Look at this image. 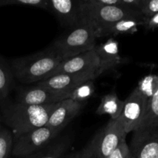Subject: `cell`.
Wrapping results in <instances>:
<instances>
[{
  "mask_svg": "<svg viewBox=\"0 0 158 158\" xmlns=\"http://www.w3.org/2000/svg\"><path fill=\"white\" fill-rule=\"evenodd\" d=\"M52 47L28 56L15 58L11 61L12 75L23 83H39L49 78L64 61Z\"/></svg>",
  "mask_w": 158,
  "mask_h": 158,
  "instance_id": "1",
  "label": "cell"
},
{
  "mask_svg": "<svg viewBox=\"0 0 158 158\" xmlns=\"http://www.w3.org/2000/svg\"><path fill=\"white\" fill-rule=\"evenodd\" d=\"M58 103L49 105H23L17 103L7 105L3 110L4 121L15 137L46 126L49 116Z\"/></svg>",
  "mask_w": 158,
  "mask_h": 158,
  "instance_id": "2",
  "label": "cell"
},
{
  "mask_svg": "<svg viewBox=\"0 0 158 158\" xmlns=\"http://www.w3.org/2000/svg\"><path fill=\"white\" fill-rule=\"evenodd\" d=\"M70 29L51 46L64 60L94 49L96 40L100 37L98 29L86 19L82 18L78 24Z\"/></svg>",
  "mask_w": 158,
  "mask_h": 158,
  "instance_id": "3",
  "label": "cell"
},
{
  "mask_svg": "<svg viewBox=\"0 0 158 158\" xmlns=\"http://www.w3.org/2000/svg\"><path fill=\"white\" fill-rule=\"evenodd\" d=\"M144 15L140 11L126 6L102 5L87 1L82 8L81 19L90 21L99 32L106 26L126 18H137Z\"/></svg>",
  "mask_w": 158,
  "mask_h": 158,
  "instance_id": "4",
  "label": "cell"
},
{
  "mask_svg": "<svg viewBox=\"0 0 158 158\" xmlns=\"http://www.w3.org/2000/svg\"><path fill=\"white\" fill-rule=\"evenodd\" d=\"M60 133L49 127L43 126L16 137L12 146V155L28 157L49 145Z\"/></svg>",
  "mask_w": 158,
  "mask_h": 158,
  "instance_id": "5",
  "label": "cell"
},
{
  "mask_svg": "<svg viewBox=\"0 0 158 158\" xmlns=\"http://www.w3.org/2000/svg\"><path fill=\"white\" fill-rule=\"evenodd\" d=\"M127 135L118 119H110L92 139L89 145L99 157L107 158L121 142L126 140Z\"/></svg>",
  "mask_w": 158,
  "mask_h": 158,
  "instance_id": "6",
  "label": "cell"
},
{
  "mask_svg": "<svg viewBox=\"0 0 158 158\" xmlns=\"http://www.w3.org/2000/svg\"><path fill=\"white\" fill-rule=\"evenodd\" d=\"M148 100L137 87L123 101V107L118 120L128 134L140 127L146 112Z\"/></svg>",
  "mask_w": 158,
  "mask_h": 158,
  "instance_id": "7",
  "label": "cell"
},
{
  "mask_svg": "<svg viewBox=\"0 0 158 158\" xmlns=\"http://www.w3.org/2000/svg\"><path fill=\"white\" fill-rule=\"evenodd\" d=\"M129 148L131 158H158V127L134 131Z\"/></svg>",
  "mask_w": 158,
  "mask_h": 158,
  "instance_id": "8",
  "label": "cell"
},
{
  "mask_svg": "<svg viewBox=\"0 0 158 158\" xmlns=\"http://www.w3.org/2000/svg\"><path fill=\"white\" fill-rule=\"evenodd\" d=\"M102 69L74 73H60L37 83L36 85L52 90L63 93H71L73 89L89 80H94L103 73Z\"/></svg>",
  "mask_w": 158,
  "mask_h": 158,
  "instance_id": "9",
  "label": "cell"
},
{
  "mask_svg": "<svg viewBox=\"0 0 158 158\" xmlns=\"http://www.w3.org/2000/svg\"><path fill=\"white\" fill-rule=\"evenodd\" d=\"M71 93L52 90L43 86H35L22 88L18 91L15 103L23 105H49L56 103L70 97Z\"/></svg>",
  "mask_w": 158,
  "mask_h": 158,
  "instance_id": "10",
  "label": "cell"
},
{
  "mask_svg": "<svg viewBox=\"0 0 158 158\" xmlns=\"http://www.w3.org/2000/svg\"><path fill=\"white\" fill-rule=\"evenodd\" d=\"M99 69H102L100 59L95 49H93L65 60L52 72L49 77L60 73H83Z\"/></svg>",
  "mask_w": 158,
  "mask_h": 158,
  "instance_id": "11",
  "label": "cell"
},
{
  "mask_svg": "<svg viewBox=\"0 0 158 158\" xmlns=\"http://www.w3.org/2000/svg\"><path fill=\"white\" fill-rule=\"evenodd\" d=\"M49 11L63 26L72 28L81 20L82 8L87 0H48Z\"/></svg>",
  "mask_w": 158,
  "mask_h": 158,
  "instance_id": "12",
  "label": "cell"
},
{
  "mask_svg": "<svg viewBox=\"0 0 158 158\" xmlns=\"http://www.w3.org/2000/svg\"><path fill=\"white\" fill-rule=\"evenodd\" d=\"M83 105L84 103L74 101L70 98L59 102L49 116L46 126L60 132L80 114Z\"/></svg>",
  "mask_w": 158,
  "mask_h": 158,
  "instance_id": "13",
  "label": "cell"
},
{
  "mask_svg": "<svg viewBox=\"0 0 158 158\" xmlns=\"http://www.w3.org/2000/svg\"><path fill=\"white\" fill-rule=\"evenodd\" d=\"M95 50L100 59L101 68L103 71L116 68L121 62L119 56L118 43L110 38L100 45H96Z\"/></svg>",
  "mask_w": 158,
  "mask_h": 158,
  "instance_id": "14",
  "label": "cell"
},
{
  "mask_svg": "<svg viewBox=\"0 0 158 158\" xmlns=\"http://www.w3.org/2000/svg\"><path fill=\"white\" fill-rule=\"evenodd\" d=\"M146 19L145 16L123 19L100 29V37L134 33L138 26H144Z\"/></svg>",
  "mask_w": 158,
  "mask_h": 158,
  "instance_id": "15",
  "label": "cell"
},
{
  "mask_svg": "<svg viewBox=\"0 0 158 158\" xmlns=\"http://www.w3.org/2000/svg\"><path fill=\"white\" fill-rule=\"evenodd\" d=\"M123 107V101H122L117 94L114 92L103 96L100 105L97 110V114L104 115L107 114L110 119H117L120 117Z\"/></svg>",
  "mask_w": 158,
  "mask_h": 158,
  "instance_id": "16",
  "label": "cell"
},
{
  "mask_svg": "<svg viewBox=\"0 0 158 158\" xmlns=\"http://www.w3.org/2000/svg\"><path fill=\"white\" fill-rule=\"evenodd\" d=\"M68 139H62L53 143H49L45 148L26 158H62L69 148Z\"/></svg>",
  "mask_w": 158,
  "mask_h": 158,
  "instance_id": "17",
  "label": "cell"
},
{
  "mask_svg": "<svg viewBox=\"0 0 158 158\" xmlns=\"http://www.w3.org/2000/svg\"><path fill=\"white\" fill-rule=\"evenodd\" d=\"M13 86V75L10 66L0 56V101H5Z\"/></svg>",
  "mask_w": 158,
  "mask_h": 158,
  "instance_id": "18",
  "label": "cell"
},
{
  "mask_svg": "<svg viewBox=\"0 0 158 158\" xmlns=\"http://www.w3.org/2000/svg\"><path fill=\"white\" fill-rule=\"evenodd\" d=\"M149 127H158V89L148 101L144 117L139 128Z\"/></svg>",
  "mask_w": 158,
  "mask_h": 158,
  "instance_id": "19",
  "label": "cell"
},
{
  "mask_svg": "<svg viewBox=\"0 0 158 158\" xmlns=\"http://www.w3.org/2000/svg\"><path fill=\"white\" fill-rule=\"evenodd\" d=\"M137 88L148 103L158 89V75L151 74L143 77L140 80Z\"/></svg>",
  "mask_w": 158,
  "mask_h": 158,
  "instance_id": "20",
  "label": "cell"
},
{
  "mask_svg": "<svg viewBox=\"0 0 158 158\" xmlns=\"http://www.w3.org/2000/svg\"><path fill=\"white\" fill-rule=\"evenodd\" d=\"M94 93V80H89L83 83L71 92L69 98L80 103H84L86 100L90 98Z\"/></svg>",
  "mask_w": 158,
  "mask_h": 158,
  "instance_id": "21",
  "label": "cell"
},
{
  "mask_svg": "<svg viewBox=\"0 0 158 158\" xmlns=\"http://www.w3.org/2000/svg\"><path fill=\"white\" fill-rule=\"evenodd\" d=\"M13 141L10 131L0 125V158H9L12 153Z\"/></svg>",
  "mask_w": 158,
  "mask_h": 158,
  "instance_id": "22",
  "label": "cell"
},
{
  "mask_svg": "<svg viewBox=\"0 0 158 158\" xmlns=\"http://www.w3.org/2000/svg\"><path fill=\"white\" fill-rule=\"evenodd\" d=\"M11 5H26L49 11L48 0H0V7Z\"/></svg>",
  "mask_w": 158,
  "mask_h": 158,
  "instance_id": "23",
  "label": "cell"
},
{
  "mask_svg": "<svg viewBox=\"0 0 158 158\" xmlns=\"http://www.w3.org/2000/svg\"><path fill=\"white\" fill-rule=\"evenodd\" d=\"M140 12L146 18L152 16L158 12V0H143Z\"/></svg>",
  "mask_w": 158,
  "mask_h": 158,
  "instance_id": "24",
  "label": "cell"
},
{
  "mask_svg": "<svg viewBox=\"0 0 158 158\" xmlns=\"http://www.w3.org/2000/svg\"><path fill=\"white\" fill-rule=\"evenodd\" d=\"M107 158H131V151L126 140L121 142Z\"/></svg>",
  "mask_w": 158,
  "mask_h": 158,
  "instance_id": "25",
  "label": "cell"
},
{
  "mask_svg": "<svg viewBox=\"0 0 158 158\" xmlns=\"http://www.w3.org/2000/svg\"><path fill=\"white\" fill-rule=\"evenodd\" d=\"M145 28L148 30H154L158 28V12L152 16L146 19L144 24Z\"/></svg>",
  "mask_w": 158,
  "mask_h": 158,
  "instance_id": "26",
  "label": "cell"
},
{
  "mask_svg": "<svg viewBox=\"0 0 158 158\" xmlns=\"http://www.w3.org/2000/svg\"><path fill=\"white\" fill-rule=\"evenodd\" d=\"M123 5L140 11L143 0H120Z\"/></svg>",
  "mask_w": 158,
  "mask_h": 158,
  "instance_id": "27",
  "label": "cell"
},
{
  "mask_svg": "<svg viewBox=\"0 0 158 158\" xmlns=\"http://www.w3.org/2000/svg\"><path fill=\"white\" fill-rule=\"evenodd\" d=\"M82 158H100L93 151L89 144L82 150Z\"/></svg>",
  "mask_w": 158,
  "mask_h": 158,
  "instance_id": "28",
  "label": "cell"
},
{
  "mask_svg": "<svg viewBox=\"0 0 158 158\" xmlns=\"http://www.w3.org/2000/svg\"><path fill=\"white\" fill-rule=\"evenodd\" d=\"M95 3L102 5H111V6H125L120 0H87Z\"/></svg>",
  "mask_w": 158,
  "mask_h": 158,
  "instance_id": "29",
  "label": "cell"
},
{
  "mask_svg": "<svg viewBox=\"0 0 158 158\" xmlns=\"http://www.w3.org/2000/svg\"><path fill=\"white\" fill-rule=\"evenodd\" d=\"M69 158H82V150L80 151H79V152L76 153L73 155L71 156Z\"/></svg>",
  "mask_w": 158,
  "mask_h": 158,
  "instance_id": "30",
  "label": "cell"
}]
</instances>
